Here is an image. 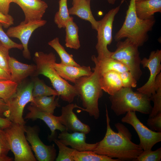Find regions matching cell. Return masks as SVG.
Returning <instances> with one entry per match:
<instances>
[{"label":"cell","instance_id":"cell-1","mask_svg":"<svg viewBox=\"0 0 161 161\" xmlns=\"http://www.w3.org/2000/svg\"><path fill=\"white\" fill-rule=\"evenodd\" d=\"M107 125L104 137L93 151L95 153L111 158H116L119 161H134L143 151L139 144L131 140V134L128 129L119 123L114 126L118 131H114L110 126V119L107 108L106 107Z\"/></svg>","mask_w":161,"mask_h":161},{"label":"cell","instance_id":"cell-2","mask_svg":"<svg viewBox=\"0 0 161 161\" xmlns=\"http://www.w3.org/2000/svg\"><path fill=\"white\" fill-rule=\"evenodd\" d=\"M33 60L36 68L33 76L42 75L48 78L59 97L64 101L72 103L78 95L74 86L61 77L55 69L54 66L56 61L55 55L52 52H37Z\"/></svg>","mask_w":161,"mask_h":161},{"label":"cell","instance_id":"cell-3","mask_svg":"<svg viewBox=\"0 0 161 161\" xmlns=\"http://www.w3.org/2000/svg\"><path fill=\"white\" fill-rule=\"evenodd\" d=\"M93 61L95 66L92 68V74L79 78L74 86L84 107L80 109L97 119L100 116L98 101L102 96L103 92L100 83V74L98 66L96 61Z\"/></svg>","mask_w":161,"mask_h":161},{"label":"cell","instance_id":"cell-4","mask_svg":"<svg viewBox=\"0 0 161 161\" xmlns=\"http://www.w3.org/2000/svg\"><path fill=\"white\" fill-rule=\"evenodd\" d=\"M135 1L130 0L125 21L114 38L117 42L128 38L139 47L148 40V32L152 29L156 20L154 17L147 19L139 18L135 11Z\"/></svg>","mask_w":161,"mask_h":161},{"label":"cell","instance_id":"cell-5","mask_svg":"<svg viewBox=\"0 0 161 161\" xmlns=\"http://www.w3.org/2000/svg\"><path fill=\"white\" fill-rule=\"evenodd\" d=\"M109 98L111 109L117 116L129 111L149 114L152 109L150 97L138 91L134 92L131 88L123 87Z\"/></svg>","mask_w":161,"mask_h":161},{"label":"cell","instance_id":"cell-6","mask_svg":"<svg viewBox=\"0 0 161 161\" xmlns=\"http://www.w3.org/2000/svg\"><path fill=\"white\" fill-rule=\"evenodd\" d=\"M33 81L19 84L15 92L6 101L8 110L6 117L12 123L25 125L23 118L24 108L33 101Z\"/></svg>","mask_w":161,"mask_h":161},{"label":"cell","instance_id":"cell-7","mask_svg":"<svg viewBox=\"0 0 161 161\" xmlns=\"http://www.w3.org/2000/svg\"><path fill=\"white\" fill-rule=\"evenodd\" d=\"M24 125L13 123L3 129L15 161H36L24 134Z\"/></svg>","mask_w":161,"mask_h":161},{"label":"cell","instance_id":"cell-8","mask_svg":"<svg viewBox=\"0 0 161 161\" xmlns=\"http://www.w3.org/2000/svg\"><path fill=\"white\" fill-rule=\"evenodd\" d=\"M116 47V50L111 52L110 57L126 66L135 79L138 80L142 74L138 47L127 38L117 41Z\"/></svg>","mask_w":161,"mask_h":161},{"label":"cell","instance_id":"cell-9","mask_svg":"<svg viewBox=\"0 0 161 161\" xmlns=\"http://www.w3.org/2000/svg\"><path fill=\"white\" fill-rule=\"evenodd\" d=\"M120 5L109 10L99 21L97 43L95 48L97 53L96 59L100 60L110 57L111 52L107 48L112 41V28L116 15L119 12Z\"/></svg>","mask_w":161,"mask_h":161},{"label":"cell","instance_id":"cell-10","mask_svg":"<svg viewBox=\"0 0 161 161\" xmlns=\"http://www.w3.org/2000/svg\"><path fill=\"white\" fill-rule=\"evenodd\" d=\"M121 121L131 125L136 131L140 139L139 144L143 151L151 149L156 143L161 141V132L153 131L145 126L137 118L134 111H129Z\"/></svg>","mask_w":161,"mask_h":161},{"label":"cell","instance_id":"cell-11","mask_svg":"<svg viewBox=\"0 0 161 161\" xmlns=\"http://www.w3.org/2000/svg\"><path fill=\"white\" fill-rule=\"evenodd\" d=\"M26 138L29 143L37 160L53 161L55 160L56 152L54 144L45 145L39 137V128L36 126H24Z\"/></svg>","mask_w":161,"mask_h":161},{"label":"cell","instance_id":"cell-12","mask_svg":"<svg viewBox=\"0 0 161 161\" xmlns=\"http://www.w3.org/2000/svg\"><path fill=\"white\" fill-rule=\"evenodd\" d=\"M47 21L42 19L27 23L23 21L17 26L9 28L6 33L10 38L18 39L23 47L22 54L25 58L30 59V52L28 48L30 38L34 31L36 29L44 25Z\"/></svg>","mask_w":161,"mask_h":161},{"label":"cell","instance_id":"cell-13","mask_svg":"<svg viewBox=\"0 0 161 161\" xmlns=\"http://www.w3.org/2000/svg\"><path fill=\"white\" fill-rule=\"evenodd\" d=\"M161 50L157 49L150 53L148 58H144L141 64L144 68L147 67L150 75L147 81L141 87L137 89V91L150 97L155 93V83L156 78L161 70Z\"/></svg>","mask_w":161,"mask_h":161},{"label":"cell","instance_id":"cell-14","mask_svg":"<svg viewBox=\"0 0 161 161\" xmlns=\"http://www.w3.org/2000/svg\"><path fill=\"white\" fill-rule=\"evenodd\" d=\"M75 108L80 109L81 107L76 104L71 103L62 107L61 115L58 116L59 121L66 127L68 131L80 132L86 134L89 133L91 131L90 126L79 120L73 111Z\"/></svg>","mask_w":161,"mask_h":161},{"label":"cell","instance_id":"cell-15","mask_svg":"<svg viewBox=\"0 0 161 161\" xmlns=\"http://www.w3.org/2000/svg\"><path fill=\"white\" fill-rule=\"evenodd\" d=\"M29 112L27 114L24 119L35 120L40 119L43 121L49 128L51 134L48 138L50 141H53L56 138V130L61 132L67 130L66 127L59 121L58 116L49 113L41 111L34 106L30 105L27 108ZM68 131V130H67Z\"/></svg>","mask_w":161,"mask_h":161},{"label":"cell","instance_id":"cell-16","mask_svg":"<svg viewBox=\"0 0 161 161\" xmlns=\"http://www.w3.org/2000/svg\"><path fill=\"white\" fill-rule=\"evenodd\" d=\"M22 10L25 23L41 20L48 8L47 4L41 0H12Z\"/></svg>","mask_w":161,"mask_h":161},{"label":"cell","instance_id":"cell-17","mask_svg":"<svg viewBox=\"0 0 161 161\" xmlns=\"http://www.w3.org/2000/svg\"><path fill=\"white\" fill-rule=\"evenodd\" d=\"M86 134L83 132L77 131L69 133L67 130H65L58 134V138L64 144L70 146L77 151H93L98 142L93 144L86 143Z\"/></svg>","mask_w":161,"mask_h":161},{"label":"cell","instance_id":"cell-18","mask_svg":"<svg viewBox=\"0 0 161 161\" xmlns=\"http://www.w3.org/2000/svg\"><path fill=\"white\" fill-rule=\"evenodd\" d=\"M54 66L61 77L74 83L80 77L90 75L93 72L89 66L66 65L55 62Z\"/></svg>","mask_w":161,"mask_h":161},{"label":"cell","instance_id":"cell-19","mask_svg":"<svg viewBox=\"0 0 161 161\" xmlns=\"http://www.w3.org/2000/svg\"><path fill=\"white\" fill-rule=\"evenodd\" d=\"M10 80L18 84L29 76H33L36 68L35 65L21 63L10 57L9 61Z\"/></svg>","mask_w":161,"mask_h":161},{"label":"cell","instance_id":"cell-20","mask_svg":"<svg viewBox=\"0 0 161 161\" xmlns=\"http://www.w3.org/2000/svg\"><path fill=\"white\" fill-rule=\"evenodd\" d=\"M72 6L68 9L70 15L76 16L80 18L89 21L93 29L97 31L99 21L94 17L90 6V1L78 0L72 4Z\"/></svg>","mask_w":161,"mask_h":161},{"label":"cell","instance_id":"cell-21","mask_svg":"<svg viewBox=\"0 0 161 161\" xmlns=\"http://www.w3.org/2000/svg\"><path fill=\"white\" fill-rule=\"evenodd\" d=\"M100 83L103 91L110 95L123 87L120 73L116 71H109L100 75Z\"/></svg>","mask_w":161,"mask_h":161},{"label":"cell","instance_id":"cell-22","mask_svg":"<svg viewBox=\"0 0 161 161\" xmlns=\"http://www.w3.org/2000/svg\"><path fill=\"white\" fill-rule=\"evenodd\" d=\"M135 10L138 17L147 19L154 17V14L161 12V0H143L136 1Z\"/></svg>","mask_w":161,"mask_h":161},{"label":"cell","instance_id":"cell-23","mask_svg":"<svg viewBox=\"0 0 161 161\" xmlns=\"http://www.w3.org/2000/svg\"><path fill=\"white\" fill-rule=\"evenodd\" d=\"M92 60L97 63L100 75L110 71H116L120 73L129 71L128 68L125 65L111 57L97 60L96 56L93 55L92 56Z\"/></svg>","mask_w":161,"mask_h":161},{"label":"cell","instance_id":"cell-24","mask_svg":"<svg viewBox=\"0 0 161 161\" xmlns=\"http://www.w3.org/2000/svg\"><path fill=\"white\" fill-rule=\"evenodd\" d=\"M55 95L42 96L34 97L33 101L30 103L32 106L39 110L53 114L57 107H59L58 98H56Z\"/></svg>","mask_w":161,"mask_h":161},{"label":"cell","instance_id":"cell-25","mask_svg":"<svg viewBox=\"0 0 161 161\" xmlns=\"http://www.w3.org/2000/svg\"><path fill=\"white\" fill-rule=\"evenodd\" d=\"M73 20L72 17L67 22L65 27V45L68 48L77 50L80 47L78 35L79 28Z\"/></svg>","mask_w":161,"mask_h":161},{"label":"cell","instance_id":"cell-26","mask_svg":"<svg viewBox=\"0 0 161 161\" xmlns=\"http://www.w3.org/2000/svg\"><path fill=\"white\" fill-rule=\"evenodd\" d=\"M48 44L57 52L61 60L60 63L66 65L79 66L80 65L74 60L72 55L68 53L60 44L58 38L56 37L48 42Z\"/></svg>","mask_w":161,"mask_h":161},{"label":"cell","instance_id":"cell-27","mask_svg":"<svg viewBox=\"0 0 161 161\" xmlns=\"http://www.w3.org/2000/svg\"><path fill=\"white\" fill-rule=\"evenodd\" d=\"M74 161H119L108 157L97 154L93 151H81L75 150L73 153Z\"/></svg>","mask_w":161,"mask_h":161},{"label":"cell","instance_id":"cell-28","mask_svg":"<svg viewBox=\"0 0 161 161\" xmlns=\"http://www.w3.org/2000/svg\"><path fill=\"white\" fill-rule=\"evenodd\" d=\"M67 0H60L59 9L55 13L54 21L59 28H65L67 22L73 17L70 16L67 5Z\"/></svg>","mask_w":161,"mask_h":161},{"label":"cell","instance_id":"cell-29","mask_svg":"<svg viewBox=\"0 0 161 161\" xmlns=\"http://www.w3.org/2000/svg\"><path fill=\"white\" fill-rule=\"evenodd\" d=\"M32 81L33 85L32 95L33 97L54 95L59 96L58 93L56 90L46 85L38 78H34Z\"/></svg>","mask_w":161,"mask_h":161},{"label":"cell","instance_id":"cell-30","mask_svg":"<svg viewBox=\"0 0 161 161\" xmlns=\"http://www.w3.org/2000/svg\"><path fill=\"white\" fill-rule=\"evenodd\" d=\"M155 93L150 97L151 101L154 102V106L149 117H153L159 113L161 112V73L157 76L155 81Z\"/></svg>","mask_w":161,"mask_h":161},{"label":"cell","instance_id":"cell-31","mask_svg":"<svg viewBox=\"0 0 161 161\" xmlns=\"http://www.w3.org/2000/svg\"><path fill=\"white\" fill-rule=\"evenodd\" d=\"M53 141L57 146L59 152L55 159L56 161H74L73 153L75 149L69 148L58 139L55 138Z\"/></svg>","mask_w":161,"mask_h":161},{"label":"cell","instance_id":"cell-32","mask_svg":"<svg viewBox=\"0 0 161 161\" xmlns=\"http://www.w3.org/2000/svg\"><path fill=\"white\" fill-rule=\"evenodd\" d=\"M18 85L10 80L0 81V98L6 102L15 92Z\"/></svg>","mask_w":161,"mask_h":161},{"label":"cell","instance_id":"cell-33","mask_svg":"<svg viewBox=\"0 0 161 161\" xmlns=\"http://www.w3.org/2000/svg\"><path fill=\"white\" fill-rule=\"evenodd\" d=\"M161 159V148L152 151H144L136 158L135 161H160Z\"/></svg>","mask_w":161,"mask_h":161},{"label":"cell","instance_id":"cell-34","mask_svg":"<svg viewBox=\"0 0 161 161\" xmlns=\"http://www.w3.org/2000/svg\"><path fill=\"white\" fill-rule=\"evenodd\" d=\"M2 25L0 23V41L9 50L12 48L23 49L22 44H18L11 40L3 29Z\"/></svg>","mask_w":161,"mask_h":161},{"label":"cell","instance_id":"cell-35","mask_svg":"<svg viewBox=\"0 0 161 161\" xmlns=\"http://www.w3.org/2000/svg\"><path fill=\"white\" fill-rule=\"evenodd\" d=\"M9 50L0 41V67L10 75L9 67L10 56Z\"/></svg>","mask_w":161,"mask_h":161},{"label":"cell","instance_id":"cell-36","mask_svg":"<svg viewBox=\"0 0 161 161\" xmlns=\"http://www.w3.org/2000/svg\"><path fill=\"white\" fill-rule=\"evenodd\" d=\"M120 74L123 87L131 88L137 86V81L129 71L120 73Z\"/></svg>","mask_w":161,"mask_h":161},{"label":"cell","instance_id":"cell-37","mask_svg":"<svg viewBox=\"0 0 161 161\" xmlns=\"http://www.w3.org/2000/svg\"><path fill=\"white\" fill-rule=\"evenodd\" d=\"M10 150V146L3 129L0 130V157L7 156Z\"/></svg>","mask_w":161,"mask_h":161},{"label":"cell","instance_id":"cell-38","mask_svg":"<svg viewBox=\"0 0 161 161\" xmlns=\"http://www.w3.org/2000/svg\"><path fill=\"white\" fill-rule=\"evenodd\" d=\"M147 123L152 130L161 132V112L154 117H149Z\"/></svg>","mask_w":161,"mask_h":161},{"label":"cell","instance_id":"cell-39","mask_svg":"<svg viewBox=\"0 0 161 161\" xmlns=\"http://www.w3.org/2000/svg\"><path fill=\"white\" fill-rule=\"evenodd\" d=\"M14 19L9 14L5 15L0 12V23L5 28H9L14 24Z\"/></svg>","mask_w":161,"mask_h":161},{"label":"cell","instance_id":"cell-40","mask_svg":"<svg viewBox=\"0 0 161 161\" xmlns=\"http://www.w3.org/2000/svg\"><path fill=\"white\" fill-rule=\"evenodd\" d=\"M12 0H0V12L5 15L9 14L10 4Z\"/></svg>","mask_w":161,"mask_h":161},{"label":"cell","instance_id":"cell-41","mask_svg":"<svg viewBox=\"0 0 161 161\" xmlns=\"http://www.w3.org/2000/svg\"><path fill=\"white\" fill-rule=\"evenodd\" d=\"M8 110L6 102L3 99L0 98V116L6 117Z\"/></svg>","mask_w":161,"mask_h":161},{"label":"cell","instance_id":"cell-42","mask_svg":"<svg viewBox=\"0 0 161 161\" xmlns=\"http://www.w3.org/2000/svg\"><path fill=\"white\" fill-rule=\"evenodd\" d=\"M12 123L7 118L0 116V128L2 129H3L9 127Z\"/></svg>","mask_w":161,"mask_h":161},{"label":"cell","instance_id":"cell-43","mask_svg":"<svg viewBox=\"0 0 161 161\" xmlns=\"http://www.w3.org/2000/svg\"><path fill=\"white\" fill-rule=\"evenodd\" d=\"M10 75L0 67V81L10 80Z\"/></svg>","mask_w":161,"mask_h":161},{"label":"cell","instance_id":"cell-44","mask_svg":"<svg viewBox=\"0 0 161 161\" xmlns=\"http://www.w3.org/2000/svg\"><path fill=\"white\" fill-rule=\"evenodd\" d=\"M13 160L12 158L8 156L4 157H0V161H11Z\"/></svg>","mask_w":161,"mask_h":161},{"label":"cell","instance_id":"cell-45","mask_svg":"<svg viewBox=\"0 0 161 161\" xmlns=\"http://www.w3.org/2000/svg\"><path fill=\"white\" fill-rule=\"evenodd\" d=\"M107 1L109 4H115L116 0H107Z\"/></svg>","mask_w":161,"mask_h":161},{"label":"cell","instance_id":"cell-46","mask_svg":"<svg viewBox=\"0 0 161 161\" xmlns=\"http://www.w3.org/2000/svg\"><path fill=\"white\" fill-rule=\"evenodd\" d=\"M78 0H72V4L75 3V2H76Z\"/></svg>","mask_w":161,"mask_h":161},{"label":"cell","instance_id":"cell-47","mask_svg":"<svg viewBox=\"0 0 161 161\" xmlns=\"http://www.w3.org/2000/svg\"><path fill=\"white\" fill-rule=\"evenodd\" d=\"M143 0H136V1H141Z\"/></svg>","mask_w":161,"mask_h":161},{"label":"cell","instance_id":"cell-48","mask_svg":"<svg viewBox=\"0 0 161 161\" xmlns=\"http://www.w3.org/2000/svg\"><path fill=\"white\" fill-rule=\"evenodd\" d=\"M1 129V128H0V130Z\"/></svg>","mask_w":161,"mask_h":161},{"label":"cell","instance_id":"cell-49","mask_svg":"<svg viewBox=\"0 0 161 161\" xmlns=\"http://www.w3.org/2000/svg\"><path fill=\"white\" fill-rule=\"evenodd\" d=\"M88 0L91 1V0Z\"/></svg>","mask_w":161,"mask_h":161}]
</instances>
